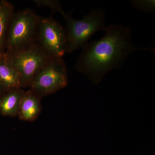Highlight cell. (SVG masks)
<instances>
[{"mask_svg": "<svg viewBox=\"0 0 155 155\" xmlns=\"http://www.w3.org/2000/svg\"><path fill=\"white\" fill-rule=\"evenodd\" d=\"M104 31L102 38L88 43L82 48L75 64L78 71L94 84L99 83L111 70L122 68L134 52L150 50L133 43L129 27L110 24Z\"/></svg>", "mask_w": 155, "mask_h": 155, "instance_id": "6da1fadb", "label": "cell"}, {"mask_svg": "<svg viewBox=\"0 0 155 155\" xmlns=\"http://www.w3.org/2000/svg\"><path fill=\"white\" fill-rule=\"evenodd\" d=\"M62 16L67 26L66 53L83 48L95 33L104 30L106 27L105 13L101 9H93L81 20L74 19L66 13Z\"/></svg>", "mask_w": 155, "mask_h": 155, "instance_id": "7a4b0ae2", "label": "cell"}, {"mask_svg": "<svg viewBox=\"0 0 155 155\" xmlns=\"http://www.w3.org/2000/svg\"><path fill=\"white\" fill-rule=\"evenodd\" d=\"M40 18L30 9L14 13L7 33L5 52L17 51L36 43Z\"/></svg>", "mask_w": 155, "mask_h": 155, "instance_id": "3957f363", "label": "cell"}, {"mask_svg": "<svg viewBox=\"0 0 155 155\" xmlns=\"http://www.w3.org/2000/svg\"><path fill=\"white\" fill-rule=\"evenodd\" d=\"M68 84V71L63 58H51L38 72L29 88L43 97L61 90Z\"/></svg>", "mask_w": 155, "mask_h": 155, "instance_id": "277c9868", "label": "cell"}, {"mask_svg": "<svg viewBox=\"0 0 155 155\" xmlns=\"http://www.w3.org/2000/svg\"><path fill=\"white\" fill-rule=\"evenodd\" d=\"M5 53L19 75L22 88L29 87L38 72L51 58L37 43L20 51Z\"/></svg>", "mask_w": 155, "mask_h": 155, "instance_id": "5b68a950", "label": "cell"}, {"mask_svg": "<svg viewBox=\"0 0 155 155\" xmlns=\"http://www.w3.org/2000/svg\"><path fill=\"white\" fill-rule=\"evenodd\" d=\"M36 43L50 58H63L66 54L65 28L52 17H40Z\"/></svg>", "mask_w": 155, "mask_h": 155, "instance_id": "8992f818", "label": "cell"}, {"mask_svg": "<svg viewBox=\"0 0 155 155\" xmlns=\"http://www.w3.org/2000/svg\"><path fill=\"white\" fill-rule=\"evenodd\" d=\"M42 97L31 90L25 91L22 96L18 116L25 122L35 121L41 113Z\"/></svg>", "mask_w": 155, "mask_h": 155, "instance_id": "52a82bcc", "label": "cell"}, {"mask_svg": "<svg viewBox=\"0 0 155 155\" xmlns=\"http://www.w3.org/2000/svg\"><path fill=\"white\" fill-rule=\"evenodd\" d=\"M25 91L19 87L5 91L0 97V114L8 117L18 116L20 102Z\"/></svg>", "mask_w": 155, "mask_h": 155, "instance_id": "ba28073f", "label": "cell"}, {"mask_svg": "<svg viewBox=\"0 0 155 155\" xmlns=\"http://www.w3.org/2000/svg\"><path fill=\"white\" fill-rule=\"evenodd\" d=\"M0 83L5 91L21 87L19 75L5 52L0 54Z\"/></svg>", "mask_w": 155, "mask_h": 155, "instance_id": "9c48e42d", "label": "cell"}, {"mask_svg": "<svg viewBox=\"0 0 155 155\" xmlns=\"http://www.w3.org/2000/svg\"><path fill=\"white\" fill-rule=\"evenodd\" d=\"M14 13L12 4L5 0H0V54L5 52L7 33Z\"/></svg>", "mask_w": 155, "mask_h": 155, "instance_id": "30bf717a", "label": "cell"}, {"mask_svg": "<svg viewBox=\"0 0 155 155\" xmlns=\"http://www.w3.org/2000/svg\"><path fill=\"white\" fill-rule=\"evenodd\" d=\"M32 2L38 7H45L51 9L53 13H59L63 15L65 14L61 3L56 0H33Z\"/></svg>", "mask_w": 155, "mask_h": 155, "instance_id": "8fae6325", "label": "cell"}, {"mask_svg": "<svg viewBox=\"0 0 155 155\" xmlns=\"http://www.w3.org/2000/svg\"><path fill=\"white\" fill-rule=\"evenodd\" d=\"M131 3L134 7L139 11L146 12L154 11V1H133Z\"/></svg>", "mask_w": 155, "mask_h": 155, "instance_id": "7c38bea8", "label": "cell"}, {"mask_svg": "<svg viewBox=\"0 0 155 155\" xmlns=\"http://www.w3.org/2000/svg\"><path fill=\"white\" fill-rule=\"evenodd\" d=\"M5 92V90L2 86V84L0 83V97L2 95V94Z\"/></svg>", "mask_w": 155, "mask_h": 155, "instance_id": "4fadbf2b", "label": "cell"}]
</instances>
